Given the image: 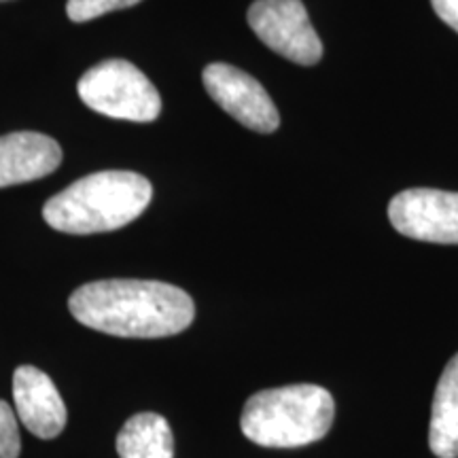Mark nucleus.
<instances>
[{
    "label": "nucleus",
    "mask_w": 458,
    "mask_h": 458,
    "mask_svg": "<svg viewBox=\"0 0 458 458\" xmlns=\"http://www.w3.org/2000/svg\"><path fill=\"white\" fill-rule=\"evenodd\" d=\"M68 308L85 327L142 340L181 334L196 317L191 297L159 280H96L79 286Z\"/></svg>",
    "instance_id": "obj_1"
},
{
    "label": "nucleus",
    "mask_w": 458,
    "mask_h": 458,
    "mask_svg": "<svg viewBox=\"0 0 458 458\" xmlns=\"http://www.w3.org/2000/svg\"><path fill=\"white\" fill-rule=\"evenodd\" d=\"M151 198V181L139 172H96L49 198L43 219L57 232L77 236L113 232L139 219Z\"/></svg>",
    "instance_id": "obj_2"
},
{
    "label": "nucleus",
    "mask_w": 458,
    "mask_h": 458,
    "mask_svg": "<svg viewBox=\"0 0 458 458\" xmlns=\"http://www.w3.org/2000/svg\"><path fill=\"white\" fill-rule=\"evenodd\" d=\"M335 401L327 388L291 385L266 388L246 401L240 428L263 448H301L329 433Z\"/></svg>",
    "instance_id": "obj_3"
},
{
    "label": "nucleus",
    "mask_w": 458,
    "mask_h": 458,
    "mask_svg": "<svg viewBox=\"0 0 458 458\" xmlns=\"http://www.w3.org/2000/svg\"><path fill=\"white\" fill-rule=\"evenodd\" d=\"M79 98L91 111L125 122L148 123L162 113V98L147 74L125 60H106L79 79Z\"/></svg>",
    "instance_id": "obj_4"
},
{
    "label": "nucleus",
    "mask_w": 458,
    "mask_h": 458,
    "mask_svg": "<svg viewBox=\"0 0 458 458\" xmlns=\"http://www.w3.org/2000/svg\"><path fill=\"white\" fill-rule=\"evenodd\" d=\"M249 26L267 47L295 64L314 66L323 57V43L301 0H255Z\"/></svg>",
    "instance_id": "obj_5"
},
{
    "label": "nucleus",
    "mask_w": 458,
    "mask_h": 458,
    "mask_svg": "<svg viewBox=\"0 0 458 458\" xmlns=\"http://www.w3.org/2000/svg\"><path fill=\"white\" fill-rule=\"evenodd\" d=\"M388 221L401 236L435 244H458V193L405 189L388 204Z\"/></svg>",
    "instance_id": "obj_6"
},
{
    "label": "nucleus",
    "mask_w": 458,
    "mask_h": 458,
    "mask_svg": "<svg viewBox=\"0 0 458 458\" xmlns=\"http://www.w3.org/2000/svg\"><path fill=\"white\" fill-rule=\"evenodd\" d=\"M202 81L210 98L244 128L261 134H272L278 130L280 114L276 105L266 88L249 72L215 62L204 68Z\"/></svg>",
    "instance_id": "obj_7"
},
{
    "label": "nucleus",
    "mask_w": 458,
    "mask_h": 458,
    "mask_svg": "<svg viewBox=\"0 0 458 458\" xmlns=\"http://www.w3.org/2000/svg\"><path fill=\"white\" fill-rule=\"evenodd\" d=\"M15 411L24 427L38 439H55L64 431L68 411L54 380L32 365H21L13 374Z\"/></svg>",
    "instance_id": "obj_8"
},
{
    "label": "nucleus",
    "mask_w": 458,
    "mask_h": 458,
    "mask_svg": "<svg viewBox=\"0 0 458 458\" xmlns=\"http://www.w3.org/2000/svg\"><path fill=\"white\" fill-rule=\"evenodd\" d=\"M62 164V148L38 131L0 136V189L43 179Z\"/></svg>",
    "instance_id": "obj_9"
},
{
    "label": "nucleus",
    "mask_w": 458,
    "mask_h": 458,
    "mask_svg": "<svg viewBox=\"0 0 458 458\" xmlns=\"http://www.w3.org/2000/svg\"><path fill=\"white\" fill-rule=\"evenodd\" d=\"M428 445L439 458H458V352L445 365L435 388Z\"/></svg>",
    "instance_id": "obj_10"
},
{
    "label": "nucleus",
    "mask_w": 458,
    "mask_h": 458,
    "mask_svg": "<svg viewBox=\"0 0 458 458\" xmlns=\"http://www.w3.org/2000/svg\"><path fill=\"white\" fill-rule=\"evenodd\" d=\"M119 458H174V437L164 416L142 411L131 416L117 435Z\"/></svg>",
    "instance_id": "obj_11"
},
{
    "label": "nucleus",
    "mask_w": 458,
    "mask_h": 458,
    "mask_svg": "<svg viewBox=\"0 0 458 458\" xmlns=\"http://www.w3.org/2000/svg\"><path fill=\"white\" fill-rule=\"evenodd\" d=\"M139 3L140 0H68L66 13L72 21L81 24V21L96 20V17L111 13V11L134 7Z\"/></svg>",
    "instance_id": "obj_12"
},
{
    "label": "nucleus",
    "mask_w": 458,
    "mask_h": 458,
    "mask_svg": "<svg viewBox=\"0 0 458 458\" xmlns=\"http://www.w3.org/2000/svg\"><path fill=\"white\" fill-rule=\"evenodd\" d=\"M21 450L20 427H17L15 411L7 401H0V458H17Z\"/></svg>",
    "instance_id": "obj_13"
},
{
    "label": "nucleus",
    "mask_w": 458,
    "mask_h": 458,
    "mask_svg": "<svg viewBox=\"0 0 458 458\" xmlns=\"http://www.w3.org/2000/svg\"><path fill=\"white\" fill-rule=\"evenodd\" d=\"M431 4L439 20L458 32V0H431Z\"/></svg>",
    "instance_id": "obj_14"
},
{
    "label": "nucleus",
    "mask_w": 458,
    "mask_h": 458,
    "mask_svg": "<svg viewBox=\"0 0 458 458\" xmlns=\"http://www.w3.org/2000/svg\"><path fill=\"white\" fill-rule=\"evenodd\" d=\"M0 3H7V0H0Z\"/></svg>",
    "instance_id": "obj_15"
}]
</instances>
